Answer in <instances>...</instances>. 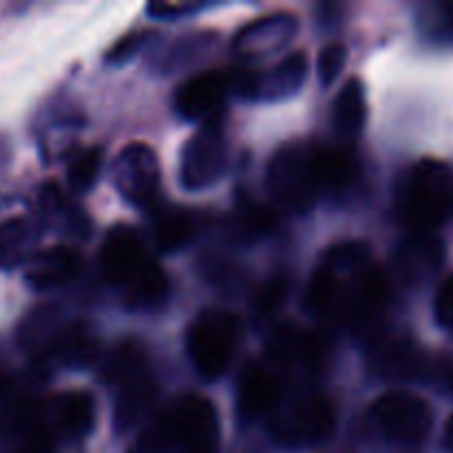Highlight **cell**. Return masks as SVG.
<instances>
[{
	"mask_svg": "<svg viewBox=\"0 0 453 453\" xmlns=\"http://www.w3.org/2000/svg\"><path fill=\"white\" fill-rule=\"evenodd\" d=\"M100 265L106 281L122 288L137 308H155L166 301L168 277L162 265L144 250L140 237L128 226L109 230L100 250Z\"/></svg>",
	"mask_w": 453,
	"mask_h": 453,
	"instance_id": "1",
	"label": "cell"
},
{
	"mask_svg": "<svg viewBox=\"0 0 453 453\" xmlns=\"http://www.w3.org/2000/svg\"><path fill=\"white\" fill-rule=\"evenodd\" d=\"M265 184L283 211H310L326 190L321 175V146L288 144L279 149L268 164Z\"/></svg>",
	"mask_w": 453,
	"mask_h": 453,
	"instance_id": "2",
	"label": "cell"
},
{
	"mask_svg": "<svg viewBox=\"0 0 453 453\" xmlns=\"http://www.w3.org/2000/svg\"><path fill=\"white\" fill-rule=\"evenodd\" d=\"M401 215L414 233H434L453 217V168L441 159H420L407 177Z\"/></svg>",
	"mask_w": 453,
	"mask_h": 453,
	"instance_id": "3",
	"label": "cell"
},
{
	"mask_svg": "<svg viewBox=\"0 0 453 453\" xmlns=\"http://www.w3.org/2000/svg\"><path fill=\"white\" fill-rule=\"evenodd\" d=\"M336 427L334 405L321 394L288 398L268 416V429L279 445L305 447L332 436Z\"/></svg>",
	"mask_w": 453,
	"mask_h": 453,
	"instance_id": "4",
	"label": "cell"
},
{
	"mask_svg": "<svg viewBox=\"0 0 453 453\" xmlns=\"http://www.w3.org/2000/svg\"><path fill=\"white\" fill-rule=\"evenodd\" d=\"M168 445L184 453H215L219 445V416L208 398L184 394L155 420Z\"/></svg>",
	"mask_w": 453,
	"mask_h": 453,
	"instance_id": "5",
	"label": "cell"
},
{
	"mask_svg": "<svg viewBox=\"0 0 453 453\" xmlns=\"http://www.w3.org/2000/svg\"><path fill=\"white\" fill-rule=\"evenodd\" d=\"M239 343V321L226 310H206L188 330V354L197 372L217 379L233 363Z\"/></svg>",
	"mask_w": 453,
	"mask_h": 453,
	"instance_id": "6",
	"label": "cell"
},
{
	"mask_svg": "<svg viewBox=\"0 0 453 453\" xmlns=\"http://www.w3.org/2000/svg\"><path fill=\"white\" fill-rule=\"evenodd\" d=\"M228 146L219 119L202 124L181 149L180 181L186 190H203L226 171Z\"/></svg>",
	"mask_w": 453,
	"mask_h": 453,
	"instance_id": "7",
	"label": "cell"
},
{
	"mask_svg": "<svg viewBox=\"0 0 453 453\" xmlns=\"http://www.w3.org/2000/svg\"><path fill=\"white\" fill-rule=\"evenodd\" d=\"M111 180L118 193L133 206L153 208L159 190V159L149 144L131 142L115 157Z\"/></svg>",
	"mask_w": 453,
	"mask_h": 453,
	"instance_id": "8",
	"label": "cell"
},
{
	"mask_svg": "<svg viewBox=\"0 0 453 453\" xmlns=\"http://www.w3.org/2000/svg\"><path fill=\"white\" fill-rule=\"evenodd\" d=\"M372 418L380 432L398 442H420L432 432L434 416L423 398L407 392H389L372 405Z\"/></svg>",
	"mask_w": 453,
	"mask_h": 453,
	"instance_id": "9",
	"label": "cell"
},
{
	"mask_svg": "<svg viewBox=\"0 0 453 453\" xmlns=\"http://www.w3.org/2000/svg\"><path fill=\"white\" fill-rule=\"evenodd\" d=\"M230 91L233 87H230L228 75L217 73V71L199 73L180 84L175 93V109L181 118L190 122H212L219 118L221 106Z\"/></svg>",
	"mask_w": 453,
	"mask_h": 453,
	"instance_id": "10",
	"label": "cell"
},
{
	"mask_svg": "<svg viewBox=\"0 0 453 453\" xmlns=\"http://www.w3.org/2000/svg\"><path fill=\"white\" fill-rule=\"evenodd\" d=\"M321 345L312 334L296 326H281L270 339L268 361L274 372H292L296 367L303 372H314L321 361Z\"/></svg>",
	"mask_w": 453,
	"mask_h": 453,
	"instance_id": "11",
	"label": "cell"
},
{
	"mask_svg": "<svg viewBox=\"0 0 453 453\" xmlns=\"http://www.w3.org/2000/svg\"><path fill=\"white\" fill-rule=\"evenodd\" d=\"M82 273V257L75 248L51 246L38 250L25 265V279L35 290H56Z\"/></svg>",
	"mask_w": 453,
	"mask_h": 453,
	"instance_id": "12",
	"label": "cell"
},
{
	"mask_svg": "<svg viewBox=\"0 0 453 453\" xmlns=\"http://www.w3.org/2000/svg\"><path fill=\"white\" fill-rule=\"evenodd\" d=\"M296 18L290 13H273L243 27L234 38V51L239 56H268L286 47L296 34Z\"/></svg>",
	"mask_w": 453,
	"mask_h": 453,
	"instance_id": "13",
	"label": "cell"
},
{
	"mask_svg": "<svg viewBox=\"0 0 453 453\" xmlns=\"http://www.w3.org/2000/svg\"><path fill=\"white\" fill-rule=\"evenodd\" d=\"M281 403V380L270 365H252L243 374L237 394V407L242 418H268Z\"/></svg>",
	"mask_w": 453,
	"mask_h": 453,
	"instance_id": "14",
	"label": "cell"
},
{
	"mask_svg": "<svg viewBox=\"0 0 453 453\" xmlns=\"http://www.w3.org/2000/svg\"><path fill=\"white\" fill-rule=\"evenodd\" d=\"M42 354L65 367H87L100 357V343L88 323L73 321L58 326Z\"/></svg>",
	"mask_w": 453,
	"mask_h": 453,
	"instance_id": "15",
	"label": "cell"
},
{
	"mask_svg": "<svg viewBox=\"0 0 453 453\" xmlns=\"http://www.w3.org/2000/svg\"><path fill=\"white\" fill-rule=\"evenodd\" d=\"M372 370L388 380H414L429 367L411 341L383 339L372 348Z\"/></svg>",
	"mask_w": 453,
	"mask_h": 453,
	"instance_id": "16",
	"label": "cell"
},
{
	"mask_svg": "<svg viewBox=\"0 0 453 453\" xmlns=\"http://www.w3.org/2000/svg\"><path fill=\"white\" fill-rule=\"evenodd\" d=\"M445 261V246L434 233H414L396 252V270L407 283L432 277Z\"/></svg>",
	"mask_w": 453,
	"mask_h": 453,
	"instance_id": "17",
	"label": "cell"
},
{
	"mask_svg": "<svg viewBox=\"0 0 453 453\" xmlns=\"http://www.w3.org/2000/svg\"><path fill=\"white\" fill-rule=\"evenodd\" d=\"M42 414L51 418L53 432L69 438H84L96 423V403L87 392L60 394L42 405Z\"/></svg>",
	"mask_w": 453,
	"mask_h": 453,
	"instance_id": "18",
	"label": "cell"
},
{
	"mask_svg": "<svg viewBox=\"0 0 453 453\" xmlns=\"http://www.w3.org/2000/svg\"><path fill=\"white\" fill-rule=\"evenodd\" d=\"M38 230L25 217L0 221V270H13L29 264L35 255Z\"/></svg>",
	"mask_w": 453,
	"mask_h": 453,
	"instance_id": "19",
	"label": "cell"
},
{
	"mask_svg": "<svg viewBox=\"0 0 453 453\" xmlns=\"http://www.w3.org/2000/svg\"><path fill=\"white\" fill-rule=\"evenodd\" d=\"M308 75V58L303 51L290 53L283 58L273 71L265 75H259V91L257 100H286L301 91Z\"/></svg>",
	"mask_w": 453,
	"mask_h": 453,
	"instance_id": "20",
	"label": "cell"
},
{
	"mask_svg": "<svg viewBox=\"0 0 453 453\" xmlns=\"http://www.w3.org/2000/svg\"><path fill=\"white\" fill-rule=\"evenodd\" d=\"M100 379L115 388H127L146 376V349L135 341H122L102 361Z\"/></svg>",
	"mask_w": 453,
	"mask_h": 453,
	"instance_id": "21",
	"label": "cell"
},
{
	"mask_svg": "<svg viewBox=\"0 0 453 453\" xmlns=\"http://www.w3.org/2000/svg\"><path fill=\"white\" fill-rule=\"evenodd\" d=\"M332 119H334L336 133L343 140H354L363 131L367 119V97L361 80L352 78L345 82L334 100Z\"/></svg>",
	"mask_w": 453,
	"mask_h": 453,
	"instance_id": "22",
	"label": "cell"
},
{
	"mask_svg": "<svg viewBox=\"0 0 453 453\" xmlns=\"http://www.w3.org/2000/svg\"><path fill=\"white\" fill-rule=\"evenodd\" d=\"M155 398H157V385L149 376L119 389L113 414L118 432H128V429L135 427L155 405Z\"/></svg>",
	"mask_w": 453,
	"mask_h": 453,
	"instance_id": "23",
	"label": "cell"
},
{
	"mask_svg": "<svg viewBox=\"0 0 453 453\" xmlns=\"http://www.w3.org/2000/svg\"><path fill=\"white\" fill-rule=\"evenodd\" d=\"M153 234L159 250L175 252L188 246L197 237V224L188 211L181 208H157L153 219Z\"/></svg>",
	"mask_w": 453,
	"mask_h": 453,
	"instance_id": "24",
	"label": "cell"
},
{
	"mask_svg": "<svg viewBox=\"0 0 453 453\" xmlns=\"http://www.w3.org/2000/svg\"><path fill=\"white\" fill-rule=\"evenodd\" d=\"M321 175L326 190H348L358 177V159L348 149H326L321 146Z\"/></svg>",
	"mask_w": 453,
	"mask_h": 453,
	"instance_id": "25",
	"label": "cell"
},
{
	"mask_svg": "<svg viewBox=\"0 0 453 453\" xmlns=\"http://www.w3.org/2000/svg\"><path fill=\"white\" fill-rule=\"evenodd\" d=\"M12 453H53L56 451V432L42 418V405L35 407L34 414L13 429Z\"/></svg>",
	"mask_w": 453,
	"mask_h": 453,
	"instance_id": "26",
	"label": "cell"
},
{
	"mask_svg": "<svg viewBox=\"0 0 453 453\" xmlns=\"http://www.w3.org/2000/svg\"><path fill=\"white\" fill-rule=\"evenodd\" d=\"M102 171V149L91 146V149H82L73 159L69 162V186L75 193H84V190L93 188Z\"/></svg>",
	"mask_w": 453,
	"mask_h": 453,
	"instance_id": "27",
	"label": "cell"
},
{
	"mask_svg": "<svg viewBox=\"0 0 453 453\" xmlns=\"http://www.w3.org/2000/svg\"><path fill=\"white\" fill-rule=\"evenodd\" d=\"M234 226L243 239H257L268 234L277 226V217L270 208L255 202H243L234 215Z\"/></svg>",
	"mask_w": 453,
	"mask_h": 453,
	"instance_id": "28",
	"label": "cell"
},
{
	"mask_svg": "<svg viewBox=\"0 0 453 453\" xmlns=\"http://www.w3.org/2000/svg\"><path fill=\"white\" fill-rule=\"evenodd\" d=\"M288 296V279L283 274H277L270 281H265L255 295V312L257 317H273L283 308Z\"/></svg>",
	"mask_w": 453,
	"mask_h": 453,
	"instance_id": "29",
	"label": "cell"
},
{
	"mask_svg": "<svg viewBox=\"0 0 453 453\" xmlns=\"http://www.w3.org/2000/svg\"><path fill=\"white\" fill-rule=\"evenodd\" d=\"M345 60H348V49L341 42H330L321 49L319 53V82H321L323 88L332 87V84L339 80L341 71H343Z\"/></svg>",
	"mask_w": 453,
	"mask_h": 453,
	"instance_id": "30",
	"label": "cell"
},
{
	"mask_svg": "<svg viewBox=\"0 0 453 453\" xmlns=\"http://www.w3.org/2000/svg\"><path fill=\"white\" fill-rule=\"evenodd\" d=\"M436 319L442 327L453 332V274L436 295Z\"/></svg>",
	"mask_w": 453,
	"mask_h": 453,
	"instance_id": "31",
	"label": "cell"
},
{
	"mask_svg": "<svg viewBox=\"0 0 453 453\" xmlns=\"http://www.w3.org/2000/svg\"><path fill=\"white\" fill-rule=\"evenodd\" d=\"M142 42H144V35H140V34L127 35V38H122L118 44H115L113 49H111L109 56H106V60H109L111 65H119V62H127L128 58L135 56L137 49L142 47Z\"/></svg>",
	"mask_w": 453,
	"mask_h": 453,
	"instance_id": "32",
	"label": "cell"
},
{
	"mask_svg": "<svg viewBox=\"0 0 453 453\" xmlns=\"http://www.w3.org/2000/svg\"><path fill=\"white\" fill-rule=\"evenodd\" d=\"M202 9V4H195V3H150L146 7V12L153 13L157 18H177V16H184V13H193Z\"/></svg>",
	"mask_w": 453,
	"mask_h": 453,
	"instance_id": "33",
	"label": "cell"
},
{
	"mask_svg": "<svg viewBox=\"0 0 453 453\" xmlns=\"http://www.w3.org/2000/svg\"><path fill=\"white\" fill-rule=\"evenodd\" d=\"M442 442H445V447L453 453V416L449 420H447V427H445V436H442Z\"/></svg>",
	"mask_w": 453,
	"mask_h": 453,
	"instance_id": "34",
	"label": "cell"
},
{
	"mask_svg": "<svg viewBox=\"0 0 453 453\" xmlns=\"http://www.w3.org/2000/svg\"><path fill=\"white\" fill-rule=\"evenodd\" d=\"M441 9H442V13H445V20L449 22V25L453 27V3L441 4Z\"/></svg>",
	"mask_w": 453,
	"mask_h": 453,
	"instance_id": "35",
	"label": "cell"
}]
</instances>
